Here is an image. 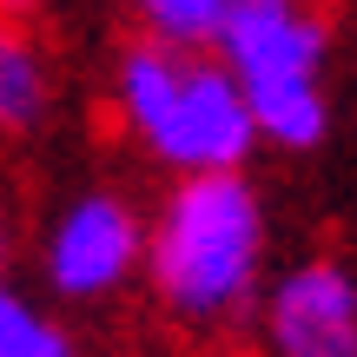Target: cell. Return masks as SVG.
I'll list each match as a JSON object with an SVG mask.
<instances>
[{
	"label": "cell",
	"instance_id": "6da1fadb",
	"mask_svg": "<svg viewBox=\"0 0 357 357\" xmlns=\"http://www.w3.org/2000/svg\"><path fill=\"white\" fill-rule=\"evenodd\" d=\"M258 258H265V218H258V192L238 172H185L146 245L166 311L199 331L231 324L252 305Z\"/></svg>",
	"mask_w": 357,
	"mask_h": 357
},
{
	"label": "cell",
	"instance_id": "7a4b0ae2",
	"mask_svg": "<svg viewBox=\"0 0 357 357\" xmlns=\"http://www.w3.org/2000/svg\"><path fill=\"white\" fill-rule=\"evenodd\" d=\"M119 113L178 172H238V159L258 139L238 73L225 60H199L185 47H166V40H132L126 47Z\"/></svg>",
	"mask_w": 357,
	"mask_h": 357
},
{
	"label": "cell",
	"instance_id": "3957f363",
	"mask_svg": "<svg viewBox=\"0 0 357 357\" xmlns=\"http://www.w3.org/2000/svg\"><path fill=\"white\" fill-rule=\"evenodd\" d=\"M324 47H331V26L305 0H231L218 33V53L252 100L258 132L291 153L324 139Z\"/></svg>",
	"mask_w": 357,
	"mask_h": 357
},
{
	"label": "cell",
	"instance_id": "277c9868",
	"mask_svg": "<svg viewBox=\"0 0 357 357\" xmlns=\"http://www.w3.org/2000/svg\"><path fill=\"white\" fill-rule=\"evenodd\" d=\"M139 265V218L113 199V192H86L73 212L60 218L47 245V271L66 298H100L113 291L126 271Z\"/></svg>",
	"mask_w": 357,
	"mask_h": 357
},
{
	"label": "cell",
	"instance_id": "5b68a950",
	"mask_svg": "<svg viewBox=\"0 0 357 357\" xmlns=\"http://www.w3.org/2000/svg\"><path fill=\"white\" fill-rule=\"evenodd\" d=\"M271 344L278 357H357V284L344 265H298L271 291Z\"/></svg>",
	"mask_w": 357,
	"mask_h": 357
},
{
	"label": "cell",
	"instance_id": "8992f818",
	"mask_svg": "<svg viewBox=\"0 0 357 357\" xmlns=\"http://www.w3.org/2000/svg\"><path fill=\"white\" fill-rule=\"evenodd\" d=\"M40 113H47V66H40L33 40L0 20V126L26 132L40 126Z\"/></svg>",
	"mask_w": 357,
	"mask_h": 357
},
{
	"label": "cell",
	"instance_id": "52a82bcc",
	"mask_svg": "<svg viewBox=\"0 0 357 357\" xmlns=\"http://www.w3.org/2000/svg\"><path fill=\"white\" fill-rule=\"evenodd\" d=\"M146 20V33L166 40V47H218V33H225V13L231 0H132Z\"/></svg>",
	"mask_w": 357,
	"mask_h": 357
},
{
	"label": "cell",
	"instance_id": "ba28073f",
	"mask_svg": "<svg viewBox=\"0 0 357 357\" xmlns=\"http://www.w3.org/2000/svg\"><path fill=\"white\" fill-rule=\"evenodd\" d=\"M0 357H73V344L53 324H40L20 298L0 291Z\"/></svg>",
	"mask_w": 357,
	"mask_h": 357
},
{
	"label": "cell",
	"instance_id": "9c48e42d",
	"mask_svg": "<svg viewBox=\"0 0 357 357\" xmlns=\"http://www.w3.org/2000/svg\"><path fill=\"white\" fill-rule=\"evenodd\" d=\"M0 7H33V0H0Z\"/></svg>",
	"mask_w": 357,
	"mask_h": 357
},
{
	"label": "cell",
	"instance_id": "30bf717a",
	"mask_svg": "<svg viewBox=\"0 0 357 357\" xmlns=\"http://www.w3.org/2000/svg\"><path fill=\"white\" fill-rule=\"evenodd\" d=\"M0 252H7V245H0Z\"/></svg>",
	"mask_w": 357,
	"mask_h": 357
}]
</instances>
